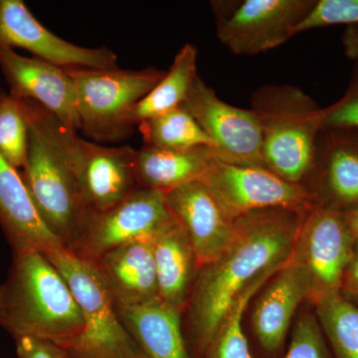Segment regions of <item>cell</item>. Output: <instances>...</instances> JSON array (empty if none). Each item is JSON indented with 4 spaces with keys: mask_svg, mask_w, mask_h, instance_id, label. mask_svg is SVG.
<instances>
[{
    "mask_svg": "<svg viewBox=\"0 0 358 358\" xmlns=\"http://www.w3.org/2000/svg\"><path fill=\"white\" fill-rule=\"evenodd\" d=\"M279 271H270L260 275L240 294L224 317L204 358H256L244 334V312L257 292Z\"/></svg>",
    "mask_w": 358,
    "mask_h": 358,
    "instance_id": "d4e9b609",
    "label": "cell"
},
{
    "mask_svg": "<svg viewBox=\"0 0 358 358\" xmlns=\"http://www.w3.org/2000/svg\"><path fill=\"white\" fill-rule=\"evenodd\" d=\"M355 248L343 211L315 204L303 213L289 258L305 273L310 300L339 293Z\"/></svg>",
    "mask_w": 358,
    "mask_h": 358,
    "instance_id": "ba28073f",
    "label": "cell"
},
{
    "mask_svg": "<svg viewBox=\"0 0 358 358\" xmlns=\"http://www.w3.org/2000/svg\"><path fill=\"white\" fill-rule=\"evenodd\" d=\"M28 150V122L22 102L0 89V155L15 169H23Z\"/></svg>",
    "mask_w": 358,
    "mask_h": 358,
    "instance_id": "4316f807",
    "label": "cell"
},
{
    "mask_svg": "<svg viewBox=\"0 0 358 358\" xmlns=\"http://www.w3.org/2000/svg\"><path fill=\"white\" fill-rule=\"evenodd\" d=\"M315 0H246L228 17L218 18V39L237 55L271 50L296 35Z\"/></svg>",
    "mask_w": 358,
    "mask_h": 358,
    "instance_id": "7c38bea8",
    "label": "cell"
},
{
    "mask_svg": "<svg viewBox=\"0 0 358 358\" xmlns=\"http://www.w3.org/2000/svg\"><path fill=\"white\" fill-rule=\"evenodd\" d=\"M343 44L345 55L358 62V25L348 26L343 33Z\"/></svg>",
    "mask_w": 358,
    "mask_h": 358,
    "instance_id": "d6a6232c",
    "label": "cell"
},
{
    "mask_svg": "<svg viewBox=\"0 0 358 358\" xmlns=\"http://www.w3.org/2000/svg\"><path fill=\"white\" fill-rule=\"evenodd\" d=\"M68 358H70V357H69V355H68Z\"/></svg>",
    "mask_w": 358,
    "mask_h": 358,
    "instance_id": "e575fe53",
    "label": "cell"
},
{
    "mask_svg": "<svg viewBox=\"0 0 358 358\" xmlns=\"http://www.w3.org/2000/svg\"><path fill=\"white\" fill-rule=\"evenodd\" d=\"M0 45L25 49L65 70L117 68L114 51L86 48L60 38L33 16L22 0H0Z\"/></svg>",
    "mask_w": 358,
    "mask_h": 358,
    "instance_id": "4fadbf2b",
    "label": "cell"
},
{
    "mask_svg": "<svg viewBox=\"0 0 358 358\" xmlns=\"http://www.w3.org/2000/svg\"><path fill=\"white\" fill-rule=\"evenodd\" d=\"M317 167L333 201L329 208L338 210V206H346L348 210L358 206V131L322 129L317 143Z\"/></svg>",
    "mask_w": 358,
    "mask_h": 358,
    "instance_id": "44dd1931",
    "label": "cell"
},
{
    "mask_svg": "<svg viewBox=\"0 0 358 358\" xmlns=\"http://www.w3.org/2000/svg\"><path fill=\"white\" fill-rule=\"evenodd\" d=\"M154 240H141L112 250L92 262L107 285L117 307L159 301Z\"/></svg>",
    "mask_w": 358,
    "mask_h": 358,
    "instance_id": "e0dca14e",
    "label": "cell"
},
{
    "mask_svg": "<svg viewBox=\"0 0 358 358\" xmlns=\"http://www.w3.org/2000/svg\"><path fill=\"white\" fill-rule=\"evenodd\" d=\"M282 358H329L320 327L313 315L305 313L296 320L288 350Z\"/></svg>",
    "mask_w": 358,
    "mask_h": 358,
    "instance_id": "f1b7e54d",
    "label": "cell"
},
{
    "mask_svg": "<svg viewBox=\"0 0 358 358\" xmlns=\"http://www.w3.org/2000/svg\"><path fill=\"white\" fill-rule=\"evenodd\" d=\"M176 221L166 194L138 186L126 199L93 214L71 251L95 262L100 257L141 240H152Z\"/></svg>",
    "mask_w": 358,
    "mask_h": 358,
    "instance_id": "30bf717a",
    "label": "cell"
},
{
    "mask_svg": "<svg viewBox=\"0 0 358 358\" xmlns=\"http://www.w3.org/2000/svg\"><path fill=\"white\" fill-rule=\"evenodd\" d=\"M306 211L267 209L235 220L232 241L214 262L199 268L186 303L185 336L192 358H204L240 294L289 260Z\"/></svg>",
    "mask_w": 358,
    "mask_h": 358,
    "instance_id": "6da1fadb",
    "label": "cell"
},
{
    "mask_svg": "<svg viewBox=\"0 0 358 358\" xmlns=\"http://www.w3.org/2000/svg\"><path fill=\"white\" fill-rule=\"evenodd\" d=\"M233 220L267 209L306 211L315 195L266 167L230 164L214 157L200 179Z\"/></svg>",
    "mask_w": 358,
    "mask_h": 358,
    "instance_id": "9c48e42d",
    "label": "cell"
},
{
    "mask_svg": "<svg viewBox=\"0 0 358 358\" xmlns=\"http://www.w3.org/2000/svg\"><path fill=\"white\" fill-rule=\"evenodd\" d=\"M21 101L65 160L91 216L119 203L138 187L133 148H107L83 140L38 103Z\"/></svg>",
    "mask_w": 358,
    "mask_h": 358,
    "instance_id": "277c9868",
    "label": "cell"
},
{
    "mask_svg": "<svg viewBox=\"0 0 358 358\" xmlns=\"http://www.w3.org/2000/svg\"><path fill=\"white\" fill-rule=\"evenodd\" d=\"M182 106L208 136L216 159L242 166L265 167L262 133L253 110L224 102L199 76L195 78Z\"/></svg>",
    "mask_w": 358,
    "mask_h": 358,
    "instance_id": "8fae6325",
    "label": "cell"
},
{
    "mask_svg": "<svg viewBox=\"0 0 358 358\" xmlns=\"http://www.w3.org/2000/svg\"><path fill=\"white\" fill-rule=\"evenodd\" d=\"M74 82L79 129L98 141H117L133 133L136 106L166 72L143 70H66Z\"/></svg>",
    "mask_w": 358,
    "mask_h": 358,
    "instance_id": "8992f818",
    "label": "cell"
},
{
    "mask_svg": "<svg viewBox=\"0 0 358 358\" xmlns=\"http://www.w3.org/2000/svg\"><path fill=\"white\" fill-rule=\"evenodd\" d=\"M322 129L358 131V65L343 98L322 109Z\"/></svg>",
    "mask_w": 358,
    "mask_h": 358,
    "instance_id": "f546056e",
    "label": "cell"
},
{
    "mask_svg": "<svg viewBox=\"0 0 358 358\" xmlns=\"http://www.w3.org/2000/svg\"><path fill=\"white\" fill-rule=\"evenodd\" d=\"M43 254L67 282L83 315V333L66 348L69 357L143 358L96 266L63 246Z\"/></svg>",
    "mask_w": 358,
    "mask_h": 358,
    "instance_id": "5b68a950",
    "label": "cell"
},
{
    "mask_svg": "<svg viewBox=\"0 0 358 358\" xmlns=\"http://www.w3.org/2000/svg\"><path fill=\"white\" fill-rule=\"evenodd\" d=\"M252 110L262 133L266 169L301 185L313 173L322 131V109L299 88L267 85L254 94Z\"/></svg>",
    "mask_w": 358,
    "mask_h": 358,
    "instance_id": "3957f363",
    "label": "cell"
},
{
    "mask_svg": "<svg viewBox=\"0 0 358 358\" xmlns=\"http://www.w3.org/2000/svg\"><path fill=\"white\" fill-rule=\"evenodd\" d=\"M166 199L173 218L189 239L199 270L214 262L232 241L235 220L201 181L166 193Z\"/></svg>",
    "mask_w": 358,
    "mask_h": 358,
    "instance_id": "9a60e30c",
    "label": "cell"
},
{
    "mask_svg": "<svg viewBox=\"0 0 358 358\" xmlns=\"http://www.w3.org/2000/svg\"><path fill=\"white\" fill-rule=\"evenodd\" d=\"M0 225L13 252L37 250L45 253L54 247L63 246L42 220L18 169L1 155Z\"/></svg>",
    "mask_w": 358,
    "mask_h": 358,
    "instance_id": "ac0fdd59",
    "label": "cell"
},
{
    "mask_svg": "<svg viewBox=\"0 0 358 358\" xmlns=\"http://www.w3.org/2000/svg\"><path fill=\"white\" fill-rule=\"evenodd\" d=\"M0 69L11 95L38 103L78 133L76 91L67 71L38 58L21 56L3 45H0Z\"/></svg>",
    "mask_w": 358,
    "mask_h": 358,
    "instance_id": "5bb4252c",
    "label": "cell"
},
{
    "mask_svg": "<svg viewBox=\"0 0 358 358\" xmlns=\"http://www.w3.org/2000/svg\"><path fill=\"white\" fill-rule=\"evenodd\" d=\"M348 293L358 296V245L355 244L352 261L343 275V287Z\"/></svg>",
    "mask_w": 358,
    "mask_h": 358,
    "instance_id": "1f68e13d",
    "label": "cell"
},
{
    "mask_svg": "<svg viewBox=\"0 0 358 358\" xmlns=\"http://www.w3.org/2000/svg\"><path fill=\"white\" fill-rule=\"evenodd\" d=\"M23 110L28 122V150L21 176L48 229L65 248L72 249L91 213L60 152L24 107Z\"/></svg>",
    "mask_w": 358,
    "mask_h": 358,
    "instance_id": "52a82bcc",
    "label": "cell"
},
{
    "mask_svg": "<svg viewBox=\"0 0 358 358\" xmlns=\"http://www.w3.org/2000/svg\"><path fill=\"white\" fill-rule=\"evenodd\" d=\"M196 61V48L192 44H185L159 83L136 106L134 126L183 105L195 78L199 76Z\"/></svg>",
    "mask_w": 358,
    "mask_h": 358,
    "instance_id": "603a6c76",
    "label": "cell"
},
{
    "mask_svg": "<svg viewBox=\"0 0 358 358\" xmlns=\"http://www.w3.org/2000/svg\"><path fill=\"white\" fill-rule=\"evenodd\" d=\"M308 296L305 273L289 258L259 296L252 315L254 334L266 357L282 352L296 308Z\"/></svg>",
    "mask_w": 358,
    "mask_h": 358,
    "instance_id": "2e32d148",
    "label": "cell"
},
{
    "mask_svg": "<svg viewBox=\"0 0 358 358\" xmlns=\"http://www.w3.org/2000/svg\"><path fill=\"white\" fill-rule=\"evenodd\" d=\"M145 145L162 148L210 147L196 120L183 106L138 124Z\"/></svg>",
    "mask_w": 358,
    "mask_h": 358,
    "instance_id": "cb8c5ba5",
    "label": "cell"
},
{
    "mask_svg": "<svg viewBox=\"0 0 358 358\" xmlns=\"http://www.w3.org/2000/svg\"><path fill=\"white\" fill-rule=\"evenodd\" d=\"M343 213H345L346 222L352 232L355 244L358 245V206L343 211Z\"/></svg>",
    "mask_w": 358,
    "mask_h": 358,
    "instance_id": "836d02e7",
    "label": "cell"
},
{
    "mask_svg": "<svg viewBox=\"0 0 358 358\" xmlns=\"http://www.w3.org/2000/svg\"><path fill=\"white\" fill-rule=\"evenodd\" d=\"M213 148H162L143 145L136 150L134 173L140 187L166 194L180 186L200 181L211 160Z\"/></svg>",
    "mask_w": 358,
    "mask_h": 358,
    "instance_id": "ffe728a7",
    "label": "cell"
},
{
    "mask_svg": "<svg viewBox=\"0 0 358 358\" xmlns=\"http://www.w3.org/2000/svg\"><path fill=\"white\" fill-rule=\"evenodd\" d=\"M358 25V0H319L296 27V34L326 26Z\"/></svg>",
    "mask_w": 358,
    "mask_h": 358,
    "instance_id": "83f0119b",
    "label": "cell"
},
{
    "mask_svg": "<svg viewBox=\"0 0 358 358\" xmlns=\"http://www.w3.org/2000/svg\"><path fill=\"white\" fill-rule=\"evenodd\" d=\"M117 310L143 358H192L186 345L180 310L162 301L117 307Z\"/></svg>",
    "mask_w": 358,
    "mask_h": 358,
    "instance_id": "d6986e66",
    "label": "cell"
},
{
    "mask_svg": "<svg viewBox=\"0 0 358 358\" xmlns=\"http://www.w3.org/2000/svg\"><path fill=\"white\" fill-rule=\"evenodd\" d=\"M154 256L160 301L183 312L199 266L189 239L176 221L155 238Z\"/></svg>",
    "mask_w": 358,
    "mask_h": 358,
    "instance_id": "7402d4cb",
    "label": "cell"
},
{
    "mask_svg": "<svg viewBox=\"0 0 358 358\" xmlns=\"http://www.w3.org/2000/svg\"><path fill=\"white\" fill-rule=\"evenodd\" d=\"M0 326L14 339H43L65 350L83 333V315L67 282L41 252H14L0 285Z\"/></svg>",
    "mask_w": 358,
    "mask_h": 358,
    "instance_id": "7a4b0ae2",
    "label": "cell"
},
{
    "mask_svg": "<svg viewBox=\"0 0 358 358\" xmlns=\"http://www.w3.org/2000/svg\"><path fill=\"white\" fill-rule=\"evenodd\" d=\"M315 306L334 358H358V307L341 293L326 296Z\"/></svg>",
    "mask_w": 358,
    "mask_h": 358,
    "instance_id": "484cf974",
    "label": "cell"
},
{
    "mask_svg": "<svg viewBox=\"0 0 358 358\" xmlns=\"http://www.w3.org/2000/svg\"><path fill=\"white\" fill-rule=\"evenodd\" d=\"M18 358H68L65 348L51 341L33 338H16Z\"/></svg>",
    "mask_w": 358,
    "mask_h": 358,
    "instance_id": "4dcf8cb0",
    "label": "cell"
}]
</instances>
